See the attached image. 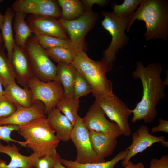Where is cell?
I'll use <instances>...</instances> for the list:
<instances>
[{
  "instance_id": "cell-1",
  "label": "cell",
  "mask_w": 168,
  "mask_h": 168,
  "mask_svg": "<svg viewBox=\"0 0 168 168\" xmlns=\"http://www.w3.org/2000/svg\"><path fill=\"white\" fill-rule=\"evenodd\" d=\"M163 69L161 65L157 63H151L145 66L141 62H137L132 76L135 79L140 80L143 96L141 100L132 110L133 114L132 123L143 120L145 123H150L157 116L156 106L166 96L165 89L168 85V79L163 81L161 77Z\"/></svg>"
},
{
  "instance_id": "cell-2",
  "label": "cell",
  "mask_w": 168,
  "mask_h": 168,
  "mask_svg": "<svg viewBox=\"0 0 168 168\" xmlns=\"http://www.w3.org/2000/svg\"><path fill=\"white\" fill-rule=\"evenodd\" d=\"M143 21L146 30L144 34L145 40L161 39L166 40L168 37V4L163 0H142L136 11L128 17L126 30H130L136 20Z\"/></svg>"
},
{
  "instance_id": "cell-3",
  "label": "cell",
  "mask_w": 168,
  "mask_h": 168,
  "mask_svg": "<svg viewBox=\"0 0 168 168\" xmlns=\"http://www.w3.org/2000/svg\"><path fill=\"white\" fill-rule=\"evenodd\" d=\"M18 133L25 139L26 147L42 157L57 153L60 141L48 123L47 116L19 126Z\"/></svg>"
},
{
  "instance_id": "cell-4",
  "label": "cell",
  "mask_w": 168,
  "mask_h": 168,
  "mask_svg": "<svg viewBox=\"0 0 168 168\" xmlns=\"http://www.w3.org/2000/svg\"><path fill=\"white\" fill-rule=\"evenodd\" d=\"M72 64L89 82L94 97L114 94L112 83L107 78L106 68L100 61L92 60L81 51L77 53Z\"/></svg>"
},
{
  "instance_id": "cell-5",
  "label": "cell",
  "mask_w": 168,
  "mask_h": 168,
  "mask_svg": "<svg viewBox=\"0 0 168 168\" xmlns=\"http://www.w3.org/2000/svg\"><path fill=\"white\" fill-rule=\"evenodd\" d=\"M101 14L104 17L102 25L112 37L110 44L104 52V57L100 60L107 72L112 69L119 49L126 46L129 41V38L125 33L128 26V18L119 16L112 12L105 11H103Z\"/></svg>"
},
{
  "instance_id": "cell-6",
  "label": "cell",
  "mask_w": 168,
  "mask_h": 168,
  "mask_svg": "<svg viewBox=\"0 0 168 168\" xmlns=\"http://www.w3.org/2000/svg\"><path fill=\"white\" fill-rule=\"evenodd\" d=\"M24 49L35 77L46 82L57 81V66L33 36L27 40Z\"/></svg>"
},
{
  "instance_id": "cell-7",
  "label": "cell",
  "mask_w": 168,
  "mask_h": 168,
  "mask_svg": "<svg viewBox=\"0 0 168 168\" xmlns=\"http://www.w3.org/2000/svg\"><path fill=\"white\" fill-rule=\"evenodd\" d=\"M95 97L94 104L101 108L111 121L119 126L122 135L130 136L131 130L128 119L132 114V109L114 94Z\"/></svg>"
},
{
  "instance_id": "cell-8",
  "label": "cell",
  "mask_w": 168,
  "mask_h": 168,
  "mask_svg": "<svg viewBox=\"0 0 168 168\" xmlns=\"http://www.w3.org/2000/svg\"><path fill=\"white\" fill-rule=\"evenodd\" d=\"M98 16L91 10H86L81 16L75 19L66 20L62 18L58 22L65 31L68 33L69 40L74 50L77 53L84 51L85 36L94 25Z\"/></svg>"
},
{
  "instance_id": "cell-9",
  "label": "cell",
  "mask_w": 168,
  "mask_h": 168,
  "mask_svg": "<svg viewBox=\"0 0 168 168\" xmlns=\"http://www.w3.org/2000/svg\"><path fill=\"white\" fill-rule=\"evenodd\" d=\"M28 87L32 92L33 102L39 100L45 105L46 115L64 97L63 87L57 81L44 82L34 77L30 80Z\"/></svg>"
},
{
  "instance_id": "cell-10",
  "label": "cell",
  "mask_w": 168,
  "mask_h": 168,
  "mask_svg": "<svg viewBox=\"0 0 168 168\" xmlns=\"http://www.w3.org/2000/svg\"><path fill=\"white\" fill-rule=\"evenodd\" d=\"M70 139L74 144L77 151L75 161L80 164L99 163L105 161L99 157L93 151L90 142L89 131L82 118L79 116L71 133Z\"/></svg>"
},
{
  "instance_id": "cell-11",
  "label": "cell",
  "mask_w": 168,
  "mask_h": 168,
  "mask_svg": "<svg viewBox=\"0 0 168 168\" xmlns=\"http://www.w3.org/2000/svg\"><path fill=\"white\" fill-rule=\"evenodd\" d=\"M82 119L88 131H94L116 138L122 135L119 126L108 120L101 108L94 104Z\"/></svg>"
},
{
  "instance_id": "cell-12",
  "label": "cell",
  "mask_w": 168,
  "mask_h": 168,
  "mask_svg": "<svg viewBox=\"0 0 168 168\" xmlns=\"http://www.w3.org/2000/svg\"><path fill=\"white\" fill-rule=\"evenodd\" d=\"M12 8L30 14L62 18V13L56 2L52 0H17Z\"/></svg>"
},
{
  "instance_id": "cell-13",
  "label": "cell",
  "mask_w": 168,
  "mask_h": 168,
  "mask_svg": "<svg viewBox=\"0 0 168 168\" xmlns=\"http://www.w3.org/2000/svg\"><path fill=\"white\" fill-rule=\"evenodd\" d=\"M133 141L126 148L128 152L121 163L125 167L130 159L137 154L142 152L147 148L156 143H161L166 140L164 136H156L149 133V128L147 126L142 125L132 134Z\"/></svg>"
},
{
  "instance_id": "cell-14",
  "label": "cell",
  "mask_w": 168,
  "mask_h": 168,
  "mask_svg": "<svg viewBox=\"0 0 168 168\" xmlns=\"http://www.w3.org/2000/svg\"><path fill=\"white\" fill-rule=\"evenodd\" d=\"M26 21L35 35H46L68 39L66 31L56 18L30 14Z\"/></svg>"
},
{
  "instance_id": "cell-15",
  "label": "cell",
  "mask_w": 168,
  "mask_h": 168,
  "mask_svg": "<svg viewBox=\"0 0 168 168\" xmlns=\"http://www.w3.org/2000/svg\"><path fill=\"white\" fill-rule=\"evenodd\" d=\"M16 105V111L10 116L0 121V125L12 124L19 126L46 116L45 105L39 100L35 101L29 107Z\"/></svg>"
},
{
  "instance_id": "cell-16",
  "label": "cell",
  "mask_w": 168,
  "mask_h": 168,
  "mask_svg": "<svg viewBox=\"0 0 168 168\" xmlns=\"http://www.w3.org/2000/svg\"><path fill=\"white\" fill-rule=\"evenodd\" d=\"M11 62L17 83L22 87H28L30 80L34 76L24 48L15 44Z\"/></svg>"
},
{
  "instance_id": "cell-17",
  "label": "cell",
  "mask_w": 168,
  "mask_h": 168,
  "mask_svg": "<svg viewBox=\"0 0 168 168\" xmlns=\"http://www.w3.org/2000/svg\"><path fill=\"white\" fill-rule=\"evenodd\" d=\"M19 150V148L13 144L4 145L0 142V153L8 155L11 160L7 164L5 161L0 159V168H35L37 160L43 157L35 152L26 156L20 153Z\"/></svg>"
},
{
  "instance_id": "cell-18",
  "label": "cell",
  "mask_w": 168,
  "mask_h": 168,
  "mask_svg": "<svg viewBox=\"0 0 168 168\" xmlns=\"http://www.w3.org/2000/svg\"><path fill=\"white\" fill-rule=\"evenodd\" d=\"M47 119L58 139L65 142L70 140L74 126L57 107L47 115Z\"/></svg>"
},
{
  "instance_id": "cell-19",
  "label": "cell",
  "mask_w": 168,
  "mask_h": 168,
  "mask_svg": "<svg viewBox=\"0 0 168 168\" xmlns=\"http://www.w3.org/2000/svg\"><path fill=\"white\" fill-rule=\"evenodd\" d=\"M89 135L92 148L100 159H105L115 151L118 143L117 138L94 131H89Z\"/></svg>"
},
{
  "instance_id": "cell-20",
  "label": "cell",
  "mask_w": 168,
  "mask_h": 168,
  "mask_svg": "<svg viewBox=\"0 0 168 168\" xmlns=\"http://www.w3.org/2000/svg\"><path fill=\"white\" fill-rule=\"evenodd\" d=\"M57 68L56 80L63 87L64 97L73 98L76 69L72 63H58Z\"/></svg>"
},
{
  "instance_id": "cell-21",
  "label": "cell",
  "mask_w": 168,
  "mask_h": 168,
  "mask_svg": "<svg viewBox=\"0 0 168 168\" xmlns=\"http://www.w3.org/2000/svg\"><path fill=\"white\" fill-rule=\"evenodd\" d=\"M3 95L16 105L29 107L34 102L30 90L28 87H20L16 82L4 88Z\"/></svg>"
},
{
  "instance_id": "cell-22",
  "label": "cell",
  "mask_w": 168,
  "mask_h": 168,
  "mask_svg": "<svg viewBox=\"0 0 168 168\" xmlns=\"http://www.w3.org/2000/svg\"><path fill=\"white\" fill-rule=\"evenodd\" d=\"M15 12L12 25L15 33V43L24 49L27 40L33 33L25 19L27 14L20 11Z\"/></svg>"
},
{
  "instance_id": "cell-23",
  "label": "cell",
  "mask_w": 168,
  "mask_h": 168,
  "mask_svg": "<svg viewBox=\"0 0 168 168\" xmlns=\"http://www.w3.org/2000/svg\"><path fill=\"white\" fill-rule=\"evenodd\" d=\"M15 14V12L12 8L9 7L6 9L4 15V22L0 30L3 39L4 45L7 51V56L11 61L13 49L15 44L12 26V22Z\"/></svg>"
},
{
  "instance_id": "cell-24",
  "label": "cell",
  "mask_w": 168,
  "mask_h": 168,
  "mask_svg": "<svg viewBox=\"0 0 168 168\" xmlns=\"http://www.w3.org/2000/svg\"><path fill=\"white\" fill-rule=\"evenodd\" d=\"M128 152L126 148L119 152L113 158L107 161L95 163L80 164L76 161L63 159H59L60 162L68 168H114L117 163L122 161Z\"/></svg>"
},
{
  "instance_id": "cell-25",
  "label": "cell",
  "mask_w": 168,
  "mask_h": 168,
  "mask_svg": "<svg viewBox=\"0 0 168 168\" xmlns=\"http://www.w3.org/2000/svg\"><path fill=\"white\" fill-rule=\"evenodd\" d=\"M5 49L3 44H0V80L4 88L16 82L12 62L5 53Z\"/></svg>"
},
{
  "instance_id": "cell-26",
  "label": "cell",
  "mask_w": 168,
  "mask_h": 168,
  "mask_svg": "<svg viewBox=\"0 0 168 168\" xmlns=\"http://www.w3.org/2000/svg\"><path fill=\"white\" fill-rule=\"evenodd\" d=\"M58 2L61 7L62 18L66 20L75 19L82 16L85 12L84 5L77 0H58Z\"/></svg>"
},
{
  "instance_id": "cell-27",
  "label": "cell",
  "mask_w": 168,
  "mask_h": 168,
  "mask_svg": "<svg viewBox=\"0 0 168 168\" xmlns=\"http://www.w3.org/2000/svg\"><path fill=\"white\" fill-rule=\"evenodd\" d=\"M79 99L68 98L65 97L59 100L56 107L68 119L74 126L78 117Z\"/></svg>"
},
{
  "instance_id": "cell-28",
  "label": "cell",
  "mask_w": 168,
  "mask_h": 168,
  "mask_svg": "<svg viewBox=\"0 0 168 168\" xmlns=\"http://www.w3.org/2000/svg\"><path fill=\"white\" fill-rule=\"evenodd\" d=\"M44 49L50 58L58 63H72L77 53L73 50L62 47Z\"/></svg>"
},
{
  "instance_id": "cell-29",
  "label": "cell",
  "mask_w": 168,
  "mask_h": 168,
  "mask_svg": "<svg viewBox=\"0 0 168 168\" xmlns=\"http://www.w3.org/2000/svg\"><path fill=\"white\" fill-rule=\"evenodd\" d=\"M33 36L44 49L62 47L75 51L69 39L46 35H34Z\"/></svg>"
},
{
  "instance_id": "cell-30",
  "label": "cell",
  "mask_w": 168,
  "mask_h": 168,
  "mask_svg": "<svg viewBox=\"0 0 168 168\" xmlns=\"http://www.w3.org/2000/svg\"><path fill=\"white\" fill-rule=\"evenodd\" d=\"M142 1V0H125L120 5L114 2L111 5L113 9L112 12L116 16L128 18L134 12Z\"/></svg>"
},
{
  "instance_id": "cell-31",
  "label": "cell",
  "mask_w": 168,
  "mask_h": 168,
  "mask_svg": "<svg viewBox=\"0 0 168 168\" xmlns=\"http://www.w3.org/2000/svg\"><path fill=\"white\" fill-rule=\"evenodd\" d=\"M91 92V88L89 82L85 77L77 70L74 84L73 98L79 99Z\"/></svg>"
},
{
  "instance_id": "cell-32",
  "label": "cell",
  "mask_w": 168,
  "mask_h": 168,
  "mask_svg": "<svg viewBox=\"0 0 168 168\" xmlns=\"http://www.w3.org/2000/svg\"><path fill=\"white\" fill-rule=\"evenodd\" d=\"M19 126L17 125L12 124H5L0 125V142L1 140L4 141L7 143L12 142L19 143L22 146L26 147V141L22 142L14 140L11 137V134L13 131H17Z\"/></svg>"
},
{
  "instance_id": "cell-33",
  "label": "cell",
  "mask_w": 168,
  "mask_h": 168,
  "mask_svg": "<svg viewBox=\"0 0 168 168\" xmlns=\"http://www.w3.org/2000/svg\"><path fill=\"white\" fill-rule=\"evenodd\" d=\"M16 109V106L5 96H0V121L12 115Z\"/></svg>"
},
{
  "instance_id": "cell-34",
  "label": "cell",
  "mask_w": 168,
  "mask_h": 168,
  "mask_svg": "<svg viewBox=\"0 0 168 168\" xmlns=\"http://www.w3.org/2000/svg\"><path fill=\"white\" fill-rule=\"evenodd\" d=\"M60 158L58 153L54 155L44 156L37 160L35 168H54L57 160Z\"/></svg>"
},
{
  "instance_id": "cell-35",
  "label": "cell",
  "mask_w": 168,
  "mask_h": 168,
  "mask_svg": "<svg viewBox=\"0 0 168 168\" xmlns=\"http://www.w3.org/2000/svg\"><path fill=\"white\" fill-rule=\"evenodd\" d=\"M149 168H168V155H164L160 159H152Z\"/></svg>"
},
{
  "instance_id": "cell-36",
  "label": "cell",
  "mask_w": 168,
  "mask_h": 168,
  "mask_svg": "<svg viewBox=\"0 0 168 168\" xmlns=\"http://www.w3.org/2000/svg\"><path fill=\"white\" fill-rule=\"evenodd\" d=\"M159 124L156 126L153 127L150 132L152 134L158 132H163L166 133H168V121L161 118L158 119Z\"/></svg>"
},
{
  "instance_id": "cell-37",
  "label": "cell",
  "mask_w": 168,
  "mask_h": 168,
  "mask_svg": "<svg viewBox=\"0 0 168 168\" xmlns=\"http://www.w3.org/2000/svg\"><path fill=\"white\" fill-rule=\"evenodd\" d=\"M85 7L86 10H91L92 6L96 4L100 6H104L107 3L108 1L104 0H85L82 1Z\"/></svg>"
},
{
  "instance_id": "cell-38",
  "label": "cell",
  "mask_w": 168,
  "mask_h": 168,
  "mask_svg": "<svg viewBox=\"0 0 168 168\" xmlns=\"http://www.w3.org/2000/svg\"><path fill=\"white\" fill-rule=\"evenodd\" d=\"M124 168H145V166L144 164L142 162L134 164L132 161H129Z\"/></svg>"
},
{
  "instance_id": "cell-39",
  "label": "cell",
  "mask_w": 168,
  "mask_h": 168,
  "mask_svg": "<svg viewBox=\"0 0 168 168\" xmlns=\"http://www.w3.org/2000/svg\"><path fill=\"white\" fill-rule=\"evenodd\" d=\"M59 159L57 160L54 168H68L64 166L60 162Z\"/></svg>"
},
{
  "instance_id": "cell-40",
  "label": "cell",
  "mask_w": 168,
  "mask_h": 168,
  "mask_svg": "<svg viewBox=\"0 0 168 168\" xmlns=\"http://www.w3.org/2000/svg\"><path fill=\"white\" fill-rule=\"evenodd\" d=\"M4 15L2 14L0 12V30H1L2 26L4 22Z\"/></svg>"
},
{
  "instance_id": "cell-41",
  "label": "cell",
  "mask_w": 168,
  "mask_h": 168,
  "mask_svg": "<svg viewBox=\"0 0 168 168\" xmlns=\"http://www.w3.org/2000/svg\"><path fill=\"white\" fill-rule=\"evenodd\" d=\"M3 85L0 80V96L3 95L4 93V89L2 87Z\"/></svg>"
},
{
  "instance_id": "cell-42",
  "label": "cell",
  "mask_w": 168,
  "mask_h": 168,
  "mask_svg": "<svg viewBox=\"0 0 168 168\" xmlns=\"http://www.w3.org/2000/svg\"><path fill=\"white\" fill-rule=\"evenodd\" d=\"M161 144L162 146L166 147H168V142L165 141L161 143Z\"/></svg>"
},
{
  "instance_id": "cell-43",
  "label": "cell",
  "mask_w": 168,
  "mask_h": 168,
  "mask_svg": "<svg viewBox=\"0 0 168 168\" xmlns=\"http://www.w3.org/2000/svg\"><path fill=\"white\" fill-rule=\"evenodd\" d=\"M4 42L3 39L2 38L1 33H0V44H2Z\"/></svg>"
},
{
  "instance_id": "cell-44",
  "label": "cell",
  "mask_w": 168,
  "mask_h": 168,
  "mask_svg": "<svg viewBox=\"0 0 168 168\" xmlns=\"http://www.w3.org/2000/svg\"><path fill=\"white\" fill-rule=\"evenodd\" d=\"M2 1V0H0V3H1Z\"/></svg>"
}]
</instances>
